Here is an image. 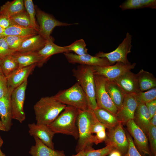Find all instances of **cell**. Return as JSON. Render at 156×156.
<instances>
[{
	"label": "cell",
	"mask_w": 156,
	"mask_h": 156,
	"mask_svg": "<svg viewBox=\"0 0 156 156\" xmlns=\"http://www.w3.org/2000/svg\"><path fill=\"white\" fill-rule=\"evenodd\" d=\"M66 106L58 101L54 96L41 98L34 106L36 123L49 125Z\"/></svg>",
	"instance_id": "1"
},
{
	"label": "cell",
	"mask_w": 156,
	"mask_h": 156,
	"mask_svg": "<svg viewBox=\"0 0 156 156\" xmlns=\"http://www.w3.org/2000/svg\"><path fill=\"white\" fill-rule=\"evenodd\" d=\"M80 110L75 107L66 105L55 120L47 126L55 134L70 135L78 139L79 133L76 123Z\"/></svg>",
	"instance_id": "2"
},
{
	"label": "cell",
	"mask_w": 156,
	"mask_h": 156,
	"mask_svg": "<svg viewBox=\"0 0 156 156\" xmlns=\"http://www.w3.org/2000/svg\"><path fill=\"white\" fill-rule=\"evenodd\" d=\"M96 119L93 110L89 109L80 110L77 121L79 136L75 148L77 153L93 148L94 135L91 133V127Z\"/></svg>",
	"instance_id": "3"
},
{
	"label": "cell",
	"mask_w": 156,
	"mask_h": 156,
	"mask_svg": "<svg viewBox=\"0 0 156 156\" xmlns=\"http://www.w3.org/2000/svg\"><path fill=\"white\" fill-rule=\"evenodd\" d=\"M74 77L86 96L89 109L93 111L98 108L95 97V84L93 66L78 65L72 70Z\"/></svg>",
	"instance_id": "4"
},
{
	"label": "cell",
	"mask_w": 156,
	"mask_h": 156,
	"mask_svg": "<svg viewBox=\"0 0 156 156\" xmlns=\"http://www.w3.org/2000/svg\"><path fill=\"white\" fill-rule=\"evenodd\" d=\"M54 96L58 101L66 105L81 110L89 109L86 94L78 82L68 89L60 91Z\"/></svg>",
	"instance_id": "5"
},
{
	"label": "cell",
	"mask_w": 156,
	"mask_h": 156,
	"mask_svg": "<svg viewBox=\"0 0 156 156\" xmlns=\"http://www.w3.org/2000/svg\"><path fill=\"white\" fill-rule=\"evenodd\" d=\"M132 36L127 32L125 38L115 50L108 53L100 51L96 54L95 56L107 58L112 65L117 62L129 64L130 62L127 59V56L128 54L131 52L132 46Z\"/></svg>",
	"instance_id": "6"
},
{
	"label": "cell",
	"mask_w": 156,
	"mask_h": 156,
	"mask_svg": "<svg viewBox=\"0 0 156 156\" xmlns=\"http://www.w3.org/2000/svg\"><path fill=\"white\" fill-rule=\"evenodd\" d=\"M94 80L96 99L98 107L105 109L116 116L118 109L106 90V78L102 76L95 75Z\"/></svg>",
	"instance_id": "7"
},
{
	"label": "cell",
	"mask_w": 156,
	"mask_h": 156,
	"mask_svg": "<svg viewBox=\"0 0 156 156\" xmlns=\"http://www.w3.org/2000/svg\"><path fill=\"white\" fill-rule=\"evenodd\" d=\"M36 15L39 24L38 34L46 40L51 36V33L56 27L69 26L78 24L61 22L52 15L38 8H36Z\"/></svg>",
	"instance_id": "8"
},
{
	"label": "cell",
	"mask_w": 156,
	"mask_h": 156,
	"mask_svg": "<svg viewBox=\"0 0 156 156\" xmlns=\"http://www.w3.org/2000/svg\"><path fill=\"white\" fill-rule=\"evenodd\" d=\"M27 84L26 80L20 86L14 89L11 95L12 119L20 123H22L26 118L23 106Z\"/></svg>",
	"instance_id": "9"
},
{
	"label": "cell",
	"mask_w": 156,
	"mask_h": 156,
	"mask_svg": "<svg viewBox=\"0 0 156 156\" xmlns=\"http://www.w3.org/2000/svg\"><path fill=\"white\" fill-rule=\"evenodd\" d=\"M120 122L115 127L108 129L107 138L105 142L106 145L112 146L123 156L127 151L129 143L126 131Z\"/></svg>",
	"instance_id": "10"
},
{
	"label": "cell",
	"mask_w": 156,
	"mask_h": 156,
	"mask_svg": "<svg viewBox=\"0 0 156 156\" xmlns=\"http://www.w3.org/2000/svg\"><path fill=\"white\" fill-rule=\"evenodd\" d=\"M136 65L135 63L125 64L117 62L112 65L93 66L94 75H101L107 80L114 81L125 73L133 69Z\"/></svg>",
	"instance_id": "11"
},
{
	"label": "cell",
	"mask_w": 156,
	"mask_h": 156,
	"mask_svg": "<svg viewBox=\"0 0 156 156\" xmlns=\"http://www.w3.org/2000/svg\"><path fill=\"white\" fill-rule=\"evenodd\" d=\"M129 133L134 139V143L142 156H152L148 146L147 136L135 123L133 120L128 121L125 124Z\"/></svg>",
	"instance_id": "12"
},
{
	"label": "cell",
	"mask_w": 156,
	"mask_h": 156,
	"mask_svg": "<svg viewBox=\"0 0 156 156\" xmlns=\"http://www.w3.org/2000/svg\"><path fill=\"white\" fill-rule=\"evenodd\" d=\"M63 54L68 62L73 64H79L93 66L112 65L105 58L93 56L88 53L78 55L70 52H66Z\"/></svg>",
	"instance_id": "13"
},
{
	"label": "cell",
	"mask_w": 156,
	"mask_h": 156,
	"mask_svg": "<svg viewBox=\"0 0 156 156\" xmlns=\"http://www.w3.org/2000/svg\"><path fill=\"white\" fill-rule=\"evenodd\" d=\"M138 105L135 94H126L116 116L119 121L122 124H126L129 120H133Z\"/></svg>",
	"instance_id": "14"
},
{
	"label": "cell",
	"mask_w": 156,
	"mask_h": 156,
	"mask_svg": "<svg viewBox=\"0 0 156 156\" xmlns=\"http://www.w3.org/2000/svg\"><path fill=\"white\" fill-rule=\"evenodd\" d=\"M28 126L31 136L37 137L45 145L55 149L52 140L55 133L47 125L33 123Z\"/></svg>",
	"instance_id": "15"
},
{
	"label": "cell",
	"mask_w": 156,
	"mask_h": 156,
	"mask_svg": "<svg viewBox=\"0 0 156 156\" xmlns=\"http://www.w3.org/2000/svg\"><path fill=\"white\" fill-rule=\"evenodd\" d=\"M126 94H135L140 90L137 74L129 71L114 81Z\"/></svg>",
	"instance_id": "16"
},
{
	"label": "cell",
	"mask_w": 156,
	"mask_h": 156,
	"mask_svg": "<svg viewBox=\"0 0 156 156\" xmlns=\"http://www.w3.org/2000/svg\"><path fill=\"white\" fill-rule=\"evenodd\" d=\"M13 89L8 88L7 94L0 99V117L6 131L11 129L12 125L11 104V95Z\"/></svg>",
	"instance_id": "17"
},
{
	"label": "cell",
	"mask_w": 156,
	"mask_h": 156,
	"mask_svg": "<svg viewBox=\"0 0 156 156\" xmlns=\"http://www.w3.org/2000/svg\"><path fill=\"white\" fill-rule=\"evenodd\" d=\"M37 64L29 66L19 68L7 78L8 88L15 89L21 85L31 73Z\"/></svg>",
	"instance_id": "18"
},
{
	"label": "cell",
	"mask_w": 156,
	"mask_h": 156,
	"mask_svg": "<svg viewBox=\"0 0 156 156\" xmlns=\"http://www.w3.org/2000/svg\"><path fill=\"white\" fill-rule=\"evenodd\" d=\"M12 55L19 65V68L37 64L41 66L45 63L38 52L25 53L15 52Z\"/></svg>",
	"instance_id": "19"
},
{
	"label": "cell",
	"mask_w": 156,
	"mask_h": 156,
	"mask_svg": "<svg viewBox=\"0 0 156 156\" xmlns=\"http://www.w3.org/2000/svg\"><path fill=\"white\" fill-rule=\"evenodd\" d=\"M150 120V114L145 104L139 103L135 112L133 120L147 136Z\"/></svg>",
	"instance_id": "20"
},
{
	"label": "cell",
	"mask_w": 156,
	"mask_h": 156,
	"mask_svg": "<svg viewBox=\"0 0 156 156\" xmlns=\"http://www.w3.org/2000/svg\"><path fill=\"white\" fill-rule=\"evenodd\" d=\"M105 87L107 93L118 110L122 105L126 94L114 81L106 79Z\"/></svg>",
	"instance_id": "21"
},
{
	"label": "cell",
	"mask_w": 156,
	"mask_h": 156,
	"mask_svg": "<svg viewBox=\"0 0 156 156\" xmlns=\"http://www.w3.org/2000/svg\"><path fill=\"white\" fill-rule=\"evenodd\" d=\"M46 40L40 34L32 36L26 39L16 52H38L44 46Z\"/></svg>",
	"instance_id": "22"
},
{
	"label": "cell",
	"mask_w": 156,
	"mask_h": 156,
	"mask_svg": "<svg viewBox=\"0 0 156 156\" xmlns=\"http://www.w3.org/2000/svg\"><path fill=\"white\" fill-rule=\"evenodd\" d=\"M34 138L35 144L31 146L29 152L32 156H65L63 151L52 149L44 144L37 137Z\"/></svg>",
	"instance_id": "23"
},
{
	"label": "cell",
	"mask_w": 156,
	"mask_h": 156,
	"mask_svg": "<svg viewBox=\"0 0 156 156\" xmlns=\"http://www.w3.org/2000/svg\"><path fill=\"white\" fill-rule=\"evenodd\" d=\"M66 52L67 50L66 46H60L55 44L51 36L46 40L44 47L38 52L45 62L52 55Z\"/></svg>",
	"instance_id": "24"
},
{
	"label": "cell",
	"mask_w": 156,
	"mask_h": 156,
	"mask_svg": "<svg viewBox=\"0 0 156 156\" xmlns=\"http://www.w3.org/2000/svg\"><path fill=\"white\" fill-rule=\"evenodd\" d=\"M93 111L98 120L107 129L115 127L120 122L115 115L105 109L98 107Z\"/></svg>",
	"instance_id": "25"
},
{
	"label": "cell",
	"mask_w": 156,
	"mask_h": 156,
	"mask_svg": "<svg viewBox=\"0 0 156 156\" xmlns=\"http://www.w3.org/2000/svg\"><path fill=\"white\" fill-rule=\"evenodd\" d=\"M137 75L140 91L156 88V79L153 74L142 69Z\"/></svg>",
	"instance_id": "26"
},
{
	"label": "cell",
	"mask_w": 156,
	"mask_h": 156,
	"mask_svg": "<svg viewBox=\"0 0 156 156\" xmlns=\"http://www.w3.org/2000/svg\"><path fill=\"white\" fill-rule=\"evenodd\" d=\"M24 1H8L0 8V14L10 17L25 10Z\"/></svg>",
	"instance_id": "27"
},
{
	"label": "cell",
	"mask_w": 156,
	"mask_h": 156,
	"mask_svg": "<svg viewBox=\"0 0 156 156\" xmlns=\"http://www.w3.org/2000/svg\"><path fill=\"white\" fill-rule=\"evenodd\" d=\"M119 7L122 10L148 8L155 9V0H127L120 4Z\"/></svg>",
	"instance_id": "28"
},
{
	"label": "cell",
	"mask_w": 156,
	"mask_h": 156,
	"mask_svg": "<svg viewBox=\"0 0 156 156\" xmlns=\"http://www.w3.org/2000/svg\"><path fill=\"white\" fill-rule=\"evenodd\" d=\"M38 34V32L33 28L25 27L13 24L5 29L3 35L4 36H27Z\"/></svg>",
	"instance_id": "29"
},
{
	"label": "cell",
	"mask_w": 156,
	"mask_h": 156,
	"mask_svg": "<svg viewBox=\"0 0 156 156\" xmlns=\"http://www.w3.org/2000/svg\"><path fill=\"white\" fill-rule=\"evenodd\" d=\"M1 67L4 76L7 78L18 68L19 65L12 55L7 56L1 59Z\"/></svg>",
	"instance_id": "30"
},
{
	"label": "cell",
	"mask_w": 156,
	"mask_h": 156,
	"mask_svg": "<svg viewBox=\"0 0 156 156\" xmlns=\"http://www.w3.org/2000/svg\"><path fill=\"white\" fill-rule=\"evenodd\" d=\"M67 52L73 51L78 55L88 53L86 44L83 39L76 40L71 44L66 46Z\"/></svg>",
	"instance_id": "31"
},
{
	"label": "cell",
	"mask_w": 156,
	"mask_h": 156,
	"mask_svg": "<svg viewBox=\"0 0 156 156\" xmlns=\"http://www.w3.org/2000/svg\"><path fill=\"white\" fill-rule=\"evenodd\" d=\"M10 17L13 24L25 27L33 28L28 14L25 10Z\"/></svg>",
	"instance_id": "32"
},
{
	"label": "cell",
	"mask_w": 156,
	"mask_h": 156,
	"mask_svg": "<svg viewBox=\"0 0 156 156\" xmlns=\"http://www.w3.org/2000/svg\"><path fill=\"white\" fill-rule=\"evenodd\" d=\"M138 103H146L156 99V88H154L146 92L139 91L135 94Z\"/></svg>",
	"instance_id": "33"
},
{
	"label": "cell",
	"mask_w": 156,
	"mask_h": 156,
	"mask_svg": "<svg viewBox=\"0 0 156 156\" xmlns=\"http://www.w3.org/2000/svg\"><path fill=\"white\" fill-rule=\"evenodd\" d=\"M33 36L34 35L27 36H5V37L9 48L16 52L26 39Z\"/></svg>",
	"instance_id": "34"
},
{
	"label": "cell",
	"mask_w": 156,
	"mask_h": 156,
	"mask_svg": "<svg viewBox=\"0 0 156 156\" xmlns=\"http://www.w3.org/2000/svg\"><path fill=\"white\" fill-rule=\"evenodd\" d=\"M24 7L29 15L31 23L33 28L38 32L39 26L36 23L35 15L36 13L33 1L32 0H25L24 1Z\"/></svg>",
	"instance_id": "35"
},
{
	"label": "cell",
	"mask_w": 156,
	"mask_h": 156,
	"mask_svg": "<svg viewBox=\"0 0 156 156\" xmlns=\"http://www.w3.org/2000/svg\"><path fill=\"white\" fill-rule=\"evenodd\" d=\"M114 149H116L112 146L108 145L101 149L94 150L92 148L84 151L86 156H106Z\"/></svg>",
	"instance_id": "36"
},
{
	"label": "cell",
	"mask_w": 156,
	"mask_h": 156,
	"mask_svg": "<svg viewBox=\"0 0 156 156\" xmlns=\"http://www.w3.org/2000/svg\"><path fill=\"white\" fill-rule=\"evenodd\" d=\"M147 136L150 142L152 156H156V127L150 124Z\"/></svg>",
	"instance_id": "37"
},
{
	"label": "cell",
	"mask_w": 156,
	"mask_h": 156,
	"mask_svg": "<svg viewBox=\"0 0 156 156\" xmlns=\"http://www.w3.org/2000/svg\"><path fill=\"white\" fill-rule=\"evenodd\" d=\"M15 51L11 49L9 47L5 39V36L0 38V59H2L8 55H13Z\"/></svg>",
	"instance_id": "38"
},
{
	"label": "cell",
	"mask_w": 156,
	"mask_h": 156,
	"mask_svg": "<svg viewBox=\"0 0 156 156\" xmlns=\"http://www.w3.org/2000/svg\"><path fill=\"white\" fill-rule=\"evenodd\" d=\"M126 133L129 146L127 153L123 156H142L136 147L132 137L128 132L126 131Z\"/></svg>",
	"instance_id": "39"
},
{
	"label": "cell",
	"mask_w": 156,
	"mask_h": 156,
	"mask_svg": "<svg viewBox=\"0 0 156 156\" xmlns=\"http://www.w3.org/2000/svg\"><path fill=\"white\" fill-rule=\"evenodd\" d=\"M8 91L7 78L4 75H0V99L6 95Z\"/></svg>",
	"instance_id": "40"
},
{
	"label": "cell",
	"mask_w": 156,
	"mask_h": 156,
	"mask_svg": "<svg viewBox=\"0 0 156 156\" xmlns=\"http://www.w3.org/2000/svg\"><path fill=\"white\" fill-rule=\"evenodd\" d=\"M94 135L93 139V143L96 144L105 141L107 138V134L105 130H103L96 133Z\"/></svg>",
	"instance_id": "41"
},
{
	"label": "cell",
	"mask_w": 156,
	"mask_h": 156,
	"mask_svg": "<svg viewBox=\"0 0 156 156\" xmlns=\"http://www.w3.org/2000/svg\"><path fill=\"white\" fill-rule=\"evenodd\" d=\"M12 24L9 17L0 14V26L1 27L5 29Z\"/></svg>",
	"instance_id": "42"
},
{
	"label": "cell",
	"mask_w": 156,
	"mask_h": 156,
	"mask_svg": "<svg viewBox=\"0 0 156 156\" xmlns=\"http://www.w3.org/2000/svg\"><path fill=\"white\" fill-rule=\"evenodd\" d=\"M106 127L103 124L99 121L96 118L93 124L91 127V133H96L103 130H105Z\"/></svg>",
	"instance_id": "43"
},
{
	"label": "cell",
	"mask_w": 156,
	"mask_h": 156,
	"mask_svg": "<svg viewBox=\"0 0 156 156\" xmlns=\"http://www.w3.org/2000/svg\"><path fill=\"white\" fill-rule=\"evenodd\" d=\"M145 104L149 112L151 119L156 114V99Z\"/></svg>",
	"instance_id": "44"
},
{
	"label": "cell",
	"mask_w": 156,
	"mask_h": 156,
	"mask_svg": "<svg viewBox=\"0 0 156 156\" xmlns=\"http://www.w3.org/2000/svg\"><path fill=\"white\" fill-rule=\"evenodd\" d=\"M109 156H122V154L118 150L114 149L109 154Z\"/></svg>",
	"instance_id": "45"
},
{
	"label": "cell",
	"mask_w": 156,
	"mask_h": 156,
	"mask_svg": "<svg viewBox=\"0 0 156 156\" xmlns=\"http://www.w3.org/2000/svg\"><path fill=\"white\" fill-rule=\"evenodd\" d=\"M150 122L151 125L156 127V114L150 119Z\"/></svg>",
	"instance_id": "46"
},
{
	"label": "cell",
	"mask_w": 156,
	"mask_h": 156,
	"mask_svg": "<svg viewBox=\"0 0 156 156\" xmlns=\"http://www.w3.org/2000/svg\"><path fill=\"white\" fill-rule=\"evenodd\" d=\"M72 156H86L85 154L84 150H83L78 152L77 154L75 155H73Z\"/></svg>",
	"instance_id": "47"
},
{
	"label": "cell",
	"mask_w": 156,
	"mask_h": 156,
	"mask_svg": "<svg viewBox=\"0 0 156 156\" xmlns=\"http://www.w3.org/2000/svg\"><path fill=\"white\" fill-rule=\"evenodd\" d=\"M3 143V140L1 137L0 136V156H3L4 155V154L2 152L1 149V147Z\"/></svg>",
	"instance_id": "48"
},
{
	"label": "cell",
	"mask_w": 156,
	"mask_h": 156,
	"mask_svg": "<svg viewBox=\"0 0 156 156\" xmlns=\"http://www.w3.org/2000/svg\"><path fill=\"white\" fill-rule=\"evenodd\" d=\"M0 130L5 131V128L3 126L1 120H0Z\"/></svg>",
	"instance_id": "49"
},
{
	"label": "cell",
	"mask_w": 156,
	"mask_h": 156,
	"mask_svg": "<svg viewBox=\"0 0 156 156\" xmlns=\"http://www.w3.org/2000/svg\"><path fill=\"white\" fill-rule=\"evenodd\" d=\"M5 29L2 28L0 26V34L3 35L4 31Z\"/></svg>",
	"instance_id": "50"
},
{
	"label": "cell",
	"mask_w": 156,
	"mask_h": 156,
	"mask_svg": "<svg viewBox=\"0 0 156 156\" xmlns=\"http://www.w3.org/2000/svg\"><path fill=\"white\" fill-rule=\"evenodd\" d=\"M1 59H0V75H4L2 71L1 67Z\"/></svg>",
	"instance_id": "51"
},
{
	"label": "cell",
	"mask_w": 156,
	"mask_h": 156,
	"mask_svg": "<svg viewBox=\"0 0 156 156\" xmlns=\"http://www.w3.org/2000/svg\"><path fill=\"white\" fill-rule=\"evenodd\" d=\"M3 36H3V35L0 34V38H1L3 37Z\"/></svg>",
	"instance_id": "52"
},
{
	"label": "cell",
	"mask_w": 156,
	"mask_h": 156,
	"mask_svg": "<svg viewBox=\"0 0 156 156\" xmlns=\"http://www.w3.org/2000/svg\"><path fill=\"white\" fill-rule=\"evenodd\" d=\"M3 156H6L4 154Z\"/></svg>",
	"instance_id": "53"
}]
</instances>
